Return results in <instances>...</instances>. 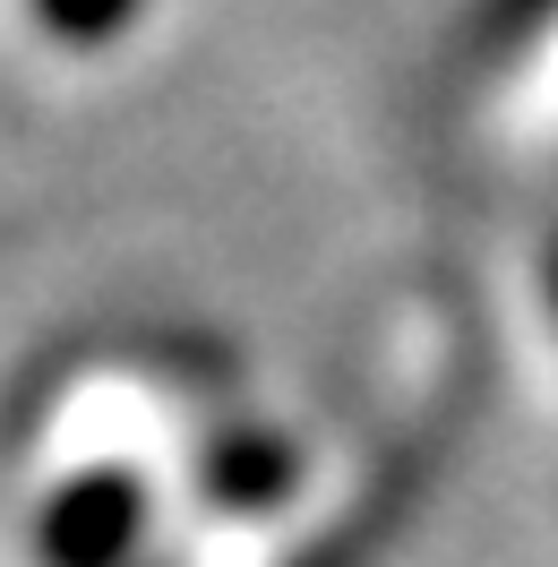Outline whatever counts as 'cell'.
Wrapping results in <instances>:
<instances>
[{"label":"cell","mask_w":558,"mask_h":567,"mask_svg":"<svg viewBox=\"0 0 558 567\" xmlns=\"http://www.w3.org/2000/svg\"><path fill=\"white\" fill-rule=\"evenodd\" d=\"M130 491H112V482H95V491L61 498V516L43 525V550H52V567H104L121 559V542H130Z\"/></svg>","instance_id":"6da1fadb"}]
</instances>
